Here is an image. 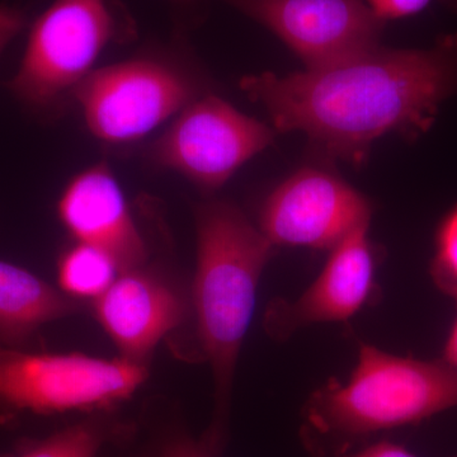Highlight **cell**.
Masks as SVG:
<instances>
[{"label": "cell", "mask_w": 457, "mask_h": 457, "mask_svg": "<svg viewBox=\"0 0 457 457\" xmlns=\"http://www.w3.org/2000/svg\"><path fill=\"white\" fill-rule=\"evenodd\" d=\"M146 378L143 363L123 357L31 353L0 343L2 408L50 414L111 407Z\"/></svg>", "instance_id": "6"}, {"label": "cell", "mask_w": 457, "mask_h": 457, "mask_svg": "<svg viewBox=\"0 0 457 457\" xmlns=\"http://www.w3.org/2000/svg\"><path fill=\"white\" fill-rule=\"evenodd\" d=\"M121 272L106 252L77 243L59 262V284L69 296L98 299Z\"/></svg>", "instance_id": "14"}, {"label": "cell", "mask_w": 457, "mask_h": 457, "mask_svg": "<svg viewBox=\"0 0 457 457\" xmlns=\"http://www.w3.org/2000/svg\"><path fill=\"white\" fill-rule=\"evenodd\" d=\"M343 457H418L411 453L404 446L398 444H393L389 441L375 442L369 445L365 449L356 451V453L345 455Z\"/></svg>", "instance_id": "20"}, {"label": "cell", "mask_w": 457, "mask_h": 457, "mask_svg": "<svg viewBox=\"0 0 457 457\" xmlns=\"http://www.w3.org/2000/svg\"><path fill=\"white\" fill-rule=\"evenodd\" d=\"M368 198L332 171L303 167L262 204L260 228L273 245L332 249L370 225Z\"/></svg>", "instance_id": "8"}, {"label": "cell", "mask_w": 457, "mask_h": 457, "mask_svg": "<svg viewBox=\"0 0 457 457\" xmlns=\"http://www.w3.org/2000/svg\"><path fill=\"white\" fill-rule=\"evenodd\" d=\"M376 291V255L369 225L330 249L326 266L294 302L278 300L267 312L270 335L286 339L300 328L345 321L365 308Z\"/></svg>", "instance_id": "10"}, {"label": "cell", "mask_w": 457, "mask_h": 457, "mask_svg": "<svg viewBox=\"0 0 457 457\" xmlns=\"http://www.w3.org/2000/svg\"><path fill=\"white\" fill-rule=\"evenodd\" d=\"M26 26V16L21 9L0 4V55Z\"/></svg>", "instance_id": "19"}, {"label": "cell", "mask_w": 457, "mask_h": 457, "mask_svg": "<svg viewBox=\"0 0 457 457\" xmlns=\"http://www.w3.org/2000/svg\"><path fill=\"white\" fill-rule=\"evenodd\" d=\"M57 212L78 243L106 252L121 272L143 266L145 243L107 165H93L75 176L62 192Z\"/></svg>", "instance_id": "12"}, {"label": "cell", "mask_w": 457, "mask_h": 457, "mask_svg": "<svg viewBox=\"0 0 457 457\" xmlns=\"http://www.w3.org/2000/svg\"><path fill=\"white\" fill-rule=\"evenodd\" d=\"M376 17L384 23L387 21L404 20L417 16L423 11L438 4L457 13V0H365Z\"/></svg>", "instance_id": "17"}, {"label": "cell", "mask_w": 457, "mask_h": 457, "mask_svg": "<svg viewBox=\"0 0 457 457\" xmlns=\"http://www.w3.org/2000/svg\"><path fill=\"white\" fill-rule=\"evenodd\" d=\"M191 302L176 285L143 267L122 270L95 300L96 315L123 359L143 363L168 333L185 323Z\"/></svg>", "instance_id": "11"}, {"label": "cell", "mask_w": 457, "mask_h": 457, "mask_svg": "<svg viewBox=\"0 0 457 457\" xmlns=\"http://www.w3.org/2000/svg\"><path fill=\"white\" fill-rule=\"evenodd\" d=\"M158 457H213V450L186 433H174L159 450Z\"/></svg>", "instance_id": "18"}, {"label": "cell", "mask_w": 457, "mask_h": 457, "mask_svg": "<svg viewBox=\"0 0 457 457\" xmlns=\"http://www.w3.org/2000/svg\"><path fill=\"white\" fill-rule=\"evenodd\" d=\"M197 267L192 312L204 359L215 384V428L220 442L237 361L251 327L258 285L275 245L234 204L210 201L198 207Z\"/></svg>", "instance_id": "2"}, {"label": "cell", "mask_w": 457, "mask_h": 457, "mask_svg": "<svg viewBox=\"0 0 457 457\" xmlns=\"http://www.w3.org/2000/svg\"><path fill=\"white\" fill-rule=\"evenodd\" d=\"M456 407L457 371L444 360L403 357L362 345L348 380H332L315 392L305 420L312 435L347 447Z\"/></svg>", "instance_id": "3"}, {"label": "cell", "mask_w": 457, "mask_h": 457, "mask_svg": "<svg viewBox=\"0 0 457 457\" xmlns=\"http://www.w3.org/2000/svg\"><path fill=\"white\" fill-rule=\"evenodd\" d=\"M429 273L436 287L457 302V204L436 228Z\"/></svg>", "instance_id": "16"}, {"label": "cell", "mask_w": 457, "mask_h": 457, "mask_svg": "<svg viewBox=\"0 0 457 457\" xmlns=\"http://www.w3.org/2000/svg\"><path fill=\"white\" fill-rule=\"evenodd\" d=\"M240 88L276 131L303 132L324 154L357 164L390 134L417 139L457 96V32L428 49L380 45L286 77L248 75Z\"/></svg>", "instance_id": "1"}, {"label": "cell", "mask_w": 457, "mask_h": 457, "mask_svg": "<svg viewBox=\"0 0 457 457\" xmlns=\"http://www.w3.org/2000/svg\"><path fill=\"white\" fill-rule=\"evenodd\" d=\"M107 437L102 423L86 420L42 440L27 442L13 453H0V457H97Z\"/></svg>", "instance_id": "15"}, {"label": "cell", "mask_w": 457, "mask_h": 457, "mask_svg": "<svg viewBox=\"0 0 457 457\" xmlns=\"http://www.w3.org/2000/svg\"><path fill=\"white\" fill-rule=\"evenodd\" d=\"M204 95L186 66L140 56L93 71L74 92L90 132L110 144H126L182 112Z\"/></svg>", "instance_id": "5"}, {"label": "cell", "mask_w": 457, "mask_h": 457, "mask_svg": "<svg viewBox=\"0 0 457 457\" xmlns=\"http://www.w3.org/2000/svg\"><path fill=\"white\" fill-rule=\"evenodd\" d=\"M116 29L107 0H54L33 22L9 92L36 112L56 110L95 71Z\"/></svg>", "instance_id": "4"}, {"label": "cell", "mask_w": 457, "mask_h": 457, "mask_svg": "<svg viewBox=\"0 0 457 457\" xmlns=\"http://www.w3.org/2000/svg\"><path fill=\"white\" fill-rule=\"evenodd\" d=\"M79 311L69 295L29 270L0 261V343L20 348L45 324Z\"/></svg>", "instance_id": "13"}, {"label": "cell", "mask_w": 457, "mask_h": 457, "mask_svg": "<svg viewBox=\"0 0 457 457\" xmlns=\"http://www.w3.org/2000/svg\"><path fill=\"white\" fill-rule=\"evenodd\" d=\"M278 36L306 69L378 45L385 23L365 0H220Z\"/></svg>", "instance_id": "9"}, {"label": "cell", "mask_w": 457, "mask_h": 457, "mask_svg": "<svg viewBox=\"0 0 457 457\" xmlns=\"http://www.w3.org/2000/svg\"><path fill=\"white\" fill-rule=\"evenodd\" d=\"M457 308V302H456ZM442 360L457 371V312L456 317L453 319V326L447 336L446 343H445L444 356Z\"/></svg>", "instance_id": "21"}, {"label": "cell", "mask_w": 457, "mask_h": 457, "mask_svg": "<svg viewBox=\"0 0 457 457\" xmlns=\"http://www.w3.org/2000/svg\"><path fill=\"white\" fill-rule=\"evenodd\" d=\"M173 2L185 3V2H189V0H173Z\"/></svg>", "instance_id": "22"}, {"label": "cell", "mask_w": 457, "mask_h": 457, "mask_svg": "<svg viewBox=\"0 0 457 457\" xmlns=\"http://www.w3.org/2000/svg\"><path fill=\"white\" fill-rule=\"evenodd\" d=\"M273 139L275 130L266 123L204 93L177 114L147 155L158 167L179 171L204 189H215Z\"/></svg>", "instance_id": "7"}]
</instances>
